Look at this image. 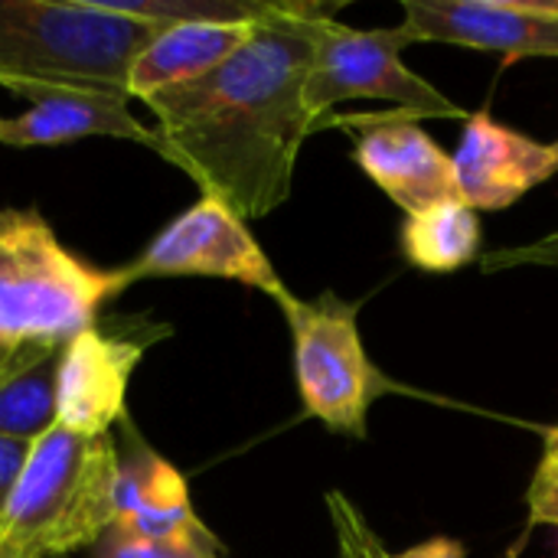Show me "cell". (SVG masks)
Here are the masks:
<instances>
[{"label": "cell", "instance_id": "2e32d148", "mask_svg": "<svg viewBox=\"0 0 558 558\" xmlns=\"http://www.w3.org/2000/svg\"><path fill=\"white\" fill-rule=\"evenodd\" d=\"M481 222L477 213L458 196L432 203L418 213H409L402 222V255L409 265L435 275L458 271L471 265L481 252Z\"/></svg>", "mask_w": 558, "mask_h": 558}, {"label": "cell", "instance_id": "9a60e30c", "mask_svg": "<svg viewBox=\"0 0 558 558\" xmlns=\"http://www.w3.org/2000/svg\"><path fill=\"white\" fill-rule=\"evenodd\" d=\"M62 347L20 343L0 373V438L36 445L59 425Z\"/></svg>", "mask_w": 558, "mask_h": 558}, {"label": "cell", "instance_id": "d4e9b609", "mask_svg": "<svg viewBox=\"0 0 558 558\" xmlns=\"http://www.w3.org/2000/svg\"><path fill=\"white\" fill-rule=\"evenodd\" d=\"M553 558H558V539H556V546H553Z\"/></svg>", "mask_w": 558, "mask_h": 558}, {"label": "cell", "instance_id": "4fadbf2b", "mask_svg": "<svg viewBox=\"0 0 558 558\" xmlns=\"http://www.w3.org/2000/svg\"><path fill=\"white\" fill-rule=\"evenodd\" d=\"M29 108L13 118H0L3 147H56L85 137H118L157 150L167 160V147L157 128L137 121L128 108V95L114 92H36Z\"/></svg>", "mask_w": 558, "mask_h": 558}, {"label": "cell", "instance_id": "8992f818", "mask_svg": "<svg viewBox=\"0 0 558 558\" xmlns=\"http://www.w3.org/2000/svg\"><path fill=\"white\" fill-rule=\"evenodd\" d=\"M412 43L405 26L356 29L333 16L324 20L304 88L307 108L320 128H330L333 108L350 98L392 101L396 111L412 118H468L428 78L402 62V49Z\"/></svg>", "mask_w": 558, "mask_h": 558}, {"label": "cell", "instance_id": "5b68a950", "mask_svg": "<svg viewBox=\"0 0 558 558\" xmlns=\"http://www.w3.org/2000/svg\"><path fill=\"white\" fill-rule=\"evenodd\" d=\"M291 327L294 379L304 412L347 438H366L369 409L396 386L366 356L356 304L324 291L314 301L288 294L281 304Z\"/></svg>", "mask_w": 558, "mask_h": 558}, {"label": "cell", "instance_id": "cb8c5ba5", "mask_svg": "<svg viewBox=\"0 0 558 558\" xmlns=\"http://www.w3.org/2000/svg\"><path fill=\"white\" fill-rule=\"evenodd\" d=\"M13 353H16V347H13V343H10V340L0 333V373L7 369V363L13 360Z\"/></svg>", "mask_w": 558, "mask_h": 558}, {"label": "cell", "instance_id": "3957f363", "mask_svg": "<svg viewBox=\"0 0 558 558\" xmlns=\"http://www.w3.org/2000/svg\"><path fill=\"white\" fill-rule=\"evenodd\" d=\"M118 448L111 435L56 425L29 461L0 517V558H65L92 549L114 523Z\"/></svg>", "mask_w": 558, "mask_h": 558}, {"label": "cell", "instance_id": "603a6c76", "mask_svg": "<svg viewBox=\"0 0 558 558\" xmlns=\"http://www.w3.org/2000/svg\"><path fill=\"white\" fill-rule=\"evenodd\" d=\"M546 448H543V464H539V471H558V425H553L549 432H546V441H543Z\"/></svg>", "mask_w": 558, "mask_h": 558}, {"label": "cell", "instance_id": "ac0fdd59", "mask_svg": "<svg viewBox=\"0 0 558 558\" xmlns=\"http://www.w3.org/2000/svg\"><path fill=\"white\" fill-rule=\"evenodd\" d=\"M330 510H333V523L340 536V558H464V546L448 536H435L399 556H386L383 543L373 536L366 520L340 494H330Z\"/></svg>", "mask_w": 558, "mask_h": 558}, {"label": "cell", "instance_id": "6da1fadb", "mask_svg": "<svg viewBox=\"0 0 558 558\" xmlns=\"http://www.w3.org/2000/svg\"><path fill=\"white\" fill-rule=\"evenodd\" d=\"M337 10L340 3L278 0L222 65L147 98L167 160L245 222L291 196L298 154L324 131L304 88L320 23Z\"/></svg>", "mask_w": 558, "mask_h": 558}, {"label": "cell", "instance_id": "ffe728a7", "mask_svg": "<svg viewBox=\"0 0 558 558\" xmlns=\"http://www.w3.org/2000/svg\"><path fill=\"white\" fill-rule=\"evenodd\" d=\"M517 265H549V268H558V232L533 242V245H517V248H500V252L484 255V268L487 271L517 268Z\"/></svg>", "mask_w": 558, "mask_h": 558}, {"label": "cell", "instance_id": "7c38bea8", "mask_svg": "<svg viewBox=\"0 0 558 558\" xmlns=\"http://www.w3.org/2000/svg\"><path fill=\"white\" fill-rule=\"evenodd\" d=\"M114 530L150 543H196L222 549L190 504L186 477L141 438L118 468L114 484Z\"/></svg>", "mask_w": 558, "mask_h": 558}, {"label": "cell", "instance_id": "8fae6325", "mask_svg": "<svg viewBox=\"0 0 558 558\" xmlns=\"http://www.w3.org/2000/svg\"><path fill=\"white\" fill-rule=\"evenodd\" d=\"M150 343L154 340L111 337L98 327L72 337L59 363V425L95 438L108 435L114 422H124L128 383Z\"/></svg>", "mask_w": 558, "mask_h": 558}, {"label": "cell", "instance_id": "7a4b0ae2", "mask_svg": "<svg viewBox=\"0 0 558 558\" xmlns=\"http://www.w3.org/2000/svg\"><path fill=\"white\" fill-rule=\"evenodd\" d=\"M157 26L101 0H0V85L128 95V72Z\"/></svg>", "mask_w": 558, "mask_h": 558}, {"label": "cell", "instance_id": "ba28073f", "mask_svg": "<svg viewBox=\"0 0 558 558\" xmlns=\"http://www.w3.org/2000/svg\"><path fill=\"white\" fill-rule=\"evenodd\" d=\"M402 10V26L415 43L500 52L504 62L558 59V0H405Z\"/></svg>", "mask_w": 558, "mask_h": 558}, {"label": "cell", "instance_id": "52a82bcc", "mask_svg": "<svg viewBox=\"0 0 558 558\" xmlns=\"http://www.w3.org/2000/svg\"><path fill=\"white\" fill-rule=\"evenodd\" d=\"M124 275L131 284L141 278H222L255 288L278 304L291 294L245 219L206 193L160 229Z\"/></svg>", "mask_w": 558, "mask_h": 558}, {"label": "cell", "instance_id": "277c9868", "mask_svg": "<svg viewBox=\"0 0 558 558\" xmlns=\"http://www.w3.org/2000/svg\"><path fill=\"white\" fill-rule=\"evenodd\" d=\"M128 284L124 268L98 271L65 252L36 209H0V333L13 347H65Z\"/></svg>", "mask_w": 558, "mask_h": 558}, {"label": "cell", "instance_id": "30bf717a", "mask_svg": "<svg viewBox=\"0 0 558 558\" xmlns=\"http://www.w3.org/2000/svg\"><path fill=\"white\" fill-rule=\"evenodd\" d=\"M458 199L474 213H497L558 173V144L533 141L490 111L468 114L458 150L451 154Z\"/></svg>", "mask_w": 558, "mask_h": 558}, {"label": "cell", "instance_id": "d6986e66", "mask_svg": "<svg viewBox=\"0 0 558 558\" xmlns=\"http://www.w3.org/2000/svg\"><path fill=\"white\" fill-rule=\"evenodd\" d=\"M222 549L196 546V543H150L134 539L114 526L105 530V536L92 546V558H219Z\"/></svg>", "mask_w": 558, "mask_h": 558}, {"label": "cell", "instance_id": "e0dca14e", "mask_svg": "<svg viewBox=\"0 0 558 558\" xmlns=\"http://www.w3.org/2000/svg\"><path fill=\"white\" fill-rule=\"evenodd\" d=\"M157 29L183 23H258L278 0H101Z\"/></svg>", "mask_w": 558, "mask_h": 558}, {"label": "cell", "instance_id": "44dd1931", "mask_svg": "<svg viewBox=\"0 0 558 558\" xmlns=\"http://www.w3.org/2000/svg\"><path fill=\"white\" fill-rule=\"evenodd\" d=\"M526 507H530V523L558 526V471H536L526 494Z\"/></svg>", "mask_w": 558, "mask_h": 558}, {"label": "cell", "instance_id": "7402d4cb", "mask_svg": "<svg viewBox=\"0 0 558 558\" xmlns=\"http://www.w3.org/2000/svg\"><path fill=\"white\" fill-rule=\"evenodd\" d=\"M29 451H33V445H26V441L0 438V517L10 504V494H13L26 461H29Z\"/></svg>", "mask_w": 558, "mask_h": 558}, {"label": "cell", "instance_id": "9c48e42d", "mask_svg": "<svg viewBox=\"0 0 558 558\" xmlns=\"http://www.w3.org/2000/svg\"><path fill=\"white\" fill-rule=\"evenodd\" d=\"M333 124L356 131V163L396 206L405 209V216L458 196L451 154L441 150L412 114L392 111L383 118H333L330 128Z\"/></svg>", "mask_w": 558, "mask_h": 558}, {"label": "cell", "instance_id": "5bb4252c", "mask_svg": "<svg viewBox=\"0 0 558 558\" xmlns=\"http://www.w3.org/2000/svg\"><path fill=\"white\" fill-rule=\"evenodd\" d=\"M252 29L255 23H183L157 29L128 72V98L147 101L157 92L213 72L245 46Z\"/></svg>", "mask_w": 558, "mask_h": 558}]
</instances>
